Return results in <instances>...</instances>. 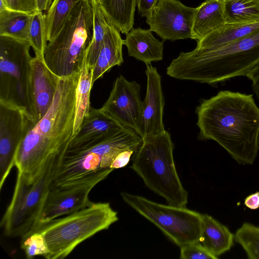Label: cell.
<instances>
[{
	"mask_svg": "<svg viewBox=\"0 0 259 259\" xmlns=\"http://www.w3.org/2000/svg\"><path fill=\"white\" fill-rule=\"evenodd\" d=\"M12 11L32 14L37 12L35 0H2Z\"/></svg>",
	"mask_w": 259,
	"mask_h": 259,
	"instance_id": "obj_33",
	"label": "cell"
},
{
	"mask_svg": "<svg viewBox=\"0 0 259 259\" xmlns=\"http://www.w3.org/2000/svg\"><path fill=\"white\" fill-rule=\"evenodd\" d=\"M100 5L108 21L120 32L126 34L133 28L136 0H101Z\"/></svg>",
	"mask_w": 259,
	"mask_h": 259,
	"instance_id": "obj_24",
	"label": "cell"
},
{
	"mask_svg": "<svg viewBox=\"0 0 259 259\" xmlns=\"http://www.w3.org/2000/svg\"><path fill=\"white\" fill-rule=\"evenodd\" d=\"M123 201L158 228L180 247L199 242L202 215L196 211L170 204H162L142 196L123 192Z\"/></svg>",
	"mask_w": 259,
	"mask_h": 259,
	"instance_id": "obj_10",
	"label": "cell"
},
{
	"mask_svg": "<svg viewBox=\"0 0 259 259\" xmlns=\"http://www.w3.org/2000/svg\"><path fill=\"white\" fill-rule=\"evenodd\" d=\"M62 157H58L50 161L32 182L17 173L12 199L1 222L5 235L23 238L36 231Z\"/></svg>",
	"mask_w": 259,
	"mask_h": 259,
	"instance_id": "obj_8",
	"label": "cell"
},
{
	"mask_svg": "<svg viewBox=\"0 0 259 259\" xmlns=\"http://www.w3.org/2000/svg\"><path fill=\"white\" fill-rule=\"evenodd\" d=\"M234 241L243 248L249 259H259V226L244 223L234 234Z\"/></svg>",
	"mask_w": 259,
	"mask_h": 259,
	"instance_id": "obj_30",
	"label": "cell"
},
{
	"mask_svg": "<svg viewBox=\"0 0 259 259\" xmlns=\"http://www.w3.org/2000/svg\"><path fill=\"white\" fill-rule=\"evenodd\" d=\"M31 15L8 9L0 12V35L28 41Z\"/></svg>",
	"mask_w": 259,
	"mask_h": 259,
	"instance_id": "obj_26",
	"label": "cell"
},
{
	"mask_svg": "<svg viewBox=\"0 0 259 259\" xmlns=\"http://www.w3.org/2000/svg\"><path fill=\"white\" fill-rule=\"evenodd\" d=\"M93 14L89 0L74 6L61 30L47 45V66L59 77L79 73L92 39Z\"/></svg>",
	"mask_w": 259,
	"mask_h": 259,
	"instance_id": "obj_6",
	"label": "cell"
},
{
	"mask_svg": "<svg viewBox=\"0 0 259 259\" xmlns=\"http://www.w3.org/2000/svg\"><path fill=\"white\" fill-rule=\"evenodd\" d=\"M21 247L27 258H32L36 256L45 257L49 252L46 240L39 231H35L22 238Z\"/></svg>",
	"mask_w": 259,
	"mask_h": 259,
	"instance_id": "obj_31",
	"label": "cell"
},
{
	"mask_svg": "<svg viewBox=\"0 0 259 259\" xmlns=\"http://www.w3.org/2000/svg\"><path fill=\"white\" fill-rule=\"evenodd\" d=\"M258 62L259 29L219 48L181 52L166 68V74L177 79L215 85L246 76Z\"/></svg>",
	"mask_w": 259,
	"mask_h": 259,
	"instance_id": "obj_3",
	"label": "cell"
},
{
	"mask_svg": "<svg viewBox=\"0 0 259 259\" xmlns=\"http://www.w3.org/2000/svg\"><path fill=\"white\" fill-rule=\"evenodd\" d=\"M31 65L32 116L36 123L51 106L60 77L50 70L44 60L35 56L32 57Z\"/></svg>",
	"mask_w": 259,
	"mask_h": 259,
	"instance_id": "obj_16",
	"label": "cell"
},
{
	"mask_svg": "<svg viewBox=\"0 0 259 259\" xmlns=\"http://www.w3.org/2000/svg\"><path fill=\"white\" fill-rule=\"evenodd\" d=\"M83 0H53L46 14V32L48 41L59 32L74 6Z\"/></svg>",
	"mask_w": 259,
	"mask_h": 259,
	"instance_id": "obj_28",
	"label": "cell"
},
{
	"mask_svg": "<svg viewBox=\"0 0 259 259\" xmlns=\"http://www.w3.org/2000/svg\"><path fill=\"white\" fill-rule=\"evenodd\" d=\"M152 32L150 29L132 28L123 40L128 56L144 62L146 65L163 59V40L155 38Z\"/></svg>",
	"mask_w": 259,
	"mask_h": 259,
	"instance_id": "obj_17",
	"label": "cell"
},
{
	"mask_svg": "<svg viewBox=\"0 0 259 259\" xmlns=\"http://www.w3.org/2000/svg\"><path fill=\"white\" fill-rule=\"evenodd\" d=\"M259 192V191H258Z\"/></svg>",
	"mask_w": 259,
	"mask_h": 259,
	"instance_id": "obj_40",
	"label": "cell"
},
{
	"mask_svg": "<svg viewBox=\"0 0 259 259\" xmlns=\"http://www.w3.org/2000/svg\"><path fill=\"white\" fill-rule=\"evenodd\" d=\"M225 23L246 24L259 22V0H221Z\"/></svg>",
	"mask_w": 259,
	"mask_h": 259,
	"instance_id": "obj_25",
	"label": "cell"
},
{
	"mask_svg": "<svg viewBox=\"0 0 259 259\" xmlns=\"http://www.w3.org/2000/svg\"><path fill=\"white\" fill-rule=\"evenodd\" d=\"M174 145L168 132L144 137L130 167L150 190L168 204L186 207L188 193L179 177L174 159Z\"/></svg>",
	"mask_w": 259,
	"mask_h": 259,
	"instance_id": "obj_5",
	"label": "cell"
},
{
	"mask_svg": "<svg viewBox=\"0 0 259 259\" xmlns=\"http://www.w3.org/2000/svg\"><path fill=\"white\" fill-rule=\"evenodd\" d=\"M79 73L60 77L50 108L18 147L15 166L28 182L34 181L52 159L64 156L68 147L73 135Z\"/></svg>",
	"mask_w": 259,
	"mask_h": 259,
	"instance_id": "obj_2",
	"label": "cell"
},
{
	"mask_svg": "<svg viewBox=\"0 0 259 259\" xmlns=\"http://www.w3.org/2000/svg\"><path fill=\"white\" fill-rule=\"evenodd\" d=\"M25 108L0 101V189L15 166L18 147L35 125Z\"/></svg>",
	"mask_w": 259,
	"mask_h": 259,
	"instance_id": "obj_11",
	"label": "cell"
},
{
	"mask_svg": "<svg viewBox=\"0 0 259 259\" xmlns=\"http://www.w3.org/2000/svg\"><path fill=\"white\" fill-rule=\"evenodd\" d=\"M159 0H136L139 14L142 17L149 18Z\"/></svg>",
	"mask_w": 259,
	"mask_h": 259,
	"instance_id": "obj_34",
	"label": "cell"
},
{
	"mask_svg": "<svg viewBox=\"0 0 259 259\" xmlns=\"http://www.w3.org/2000/svg\"><path fill=\"white\" fill-rule=\"evenodd\" d=\"M93 84V71L88 66L85 57L76 89L75 112L72 138L78 132L83 121L89 115L91 109L90 95Z\"/></svg>",
	"mask_w": 259,
	"mask_h": 259,
	"instance_id": "obj_23",
	"label": "cell"
},
{
	"mask_svg": "<svg viewBox=\"0 0 259 259\" xmlns=\"http://www.w3.org/2000/svg\"><path fill=\"white\" fill-rule=\"evenodd\" d=\"M196 11L178 0H159L146 22L164 41L192 39Z\"/></svg>",
	"mask_w": 259,
	"mask_h": 259,
	"instance_id": "obj_13",
	"label": "cell"
},
{
	"mask_svg": "<svg viewBox=\"0 0 259 259\" xmlns=\"http://www.w3.org/2000/svg\"><path fill=\"white\" fill-rule=\"evenodd\" d=\"M200 140L217 142L238 163L252 164L259 150V107L253 95L220 91L196 107Z\"/></svg>",
	"mask_w": 259,
	"mask_h": 259,
	"instance_id": "obj_1",
	"label": "cell"
},
{
	"mask_svg": "<svg viewBox=\"0 0 259 259\" xmlns=\"http://www.w3.org/2000/svg\"><path fill=\"white\" fill-rule=\"evenodd\" d=\"M244 205L248 208L255 210L259 208V192L252 193L244 199Z\"/></svg>",
	"mask_w": 259,
	"mask_h": 259,
	"instance_id": "obj_36",
	"label": "cell"
},
{
	"mask_svg": "<svg viewBox=\"0 0 259 259\" xmlns=\"http://www.w3.org/2000/svg\"><path fill=\"white\" fill-rule=\"evenodd\" d=\"M122 39L120 31L109 22L96 64L93 69L94 83L115 66L123 62Z\"/></svg>",
	"mask_w": 259,
	"mask_h": 259,
	"instance_id": "obj_18",
	"label": "cell"
},
{
	"mask_svg": "<svg viewBox=\"0 0 259 259\" xmlns=\"http://www.w3.org/2000/svg\"><path fill=\"white\" fill-rule=\"evenodd\" d=\"M234 234L211 216L202 214L199 242L213 255L218 257L233 245Z\"/></svg>",
	"mask_w": 259,
	"mask_h": 259,
	"instance_id": "obj_19",
	"label": "cell"
},
{
	"mask_svg": "<svg viewBox=\"0 0 259 259\" xmlns=\"http://www.w3.org/2000/svg\"><path fill=\"white\" fill-rule=\"evenodd\" d=\"M123 128L100 109L91 108L76 135L69 144H78L94 139L107 137Z\"/></svg>",
	"mask_w": 259,
	"mask_h": 259,
	"instance_id": "obj_20",
	"label": "cell"
},
{
	"mask_svg": "<svg viewBox=\"0 0 259 259\" xmlns=\"http://www.w3.org/2000/svg\"><path fill=\"white\" fill-rule=\"evenodd\" d=\"M180 257L181 259H218L199 242L189 243L180 247Z\"/></svg>",
	"mask_w": 259,
	"mask_h": 259,
	"instance_id": "obj_32",
	"label": "cell"
},
{
	"mask_svg": "<svg viewBox=\"0 0 259 259\" xmlns=\"http://www.w3.org/2000/svg\"><path fill=\"white\" fill-rule=\"evenodd\" d=\"M146 66L147 83L143 101V138L156 135L165 130L163 121L164 98L161 76L151 64Z\"/></svg>",
	"mask_w": 259,
	"mask_h": 259,
	"instance_id": "obj_15",
	"label": "cell"
},
{
	"mask_svg": "<svg viewBox=\"0 0 259 259\" xmlns=\"http://www.w3.org/2000/svg\"><path fill=\"white\" fill-rule=\"evenodd\" d=\"M259 29V22L246 24L225 23L197 41L196 49L211 50L227 45Z\"/></svg>",
	"mask_w": 259,
	"mask_h": 259,
	"instance_id": "obj_22",
	"label": "cell"
},
{
	"mask_svg": "<svg viewBox=\"0 0 259 259\" xmlns=\"http://www.w3.org/2000/svg\"><path fill=\"white\" fill-rule=\"evenodd\" d=\"M122 127L143 137V101L140 85L120 75L113 82L109 96L100 108Z\"/></svg>",
	"mask_w": 259,
	"mask_h": 259,
	"instance_id": "obj_12",
	"label": "cell"
},
{
	"mask_svg": "<svg viewBox=\"0 0 259 259\" xmlns=\"http://www.w3.org/2000/svg\"><path fill=\"white\" fill-rule=\"evenodd\" d=\"M258 148H259V137H258Z\"/></svg>",
	"mask_w": 259,
	"mask_h": 259,
	"instance_id": "obj_39",
	"label": "cell"
},
{
	"mask_svg": "<svg viewBox=\"0 0 259 259\" xmlns=\"http://www.w3.org/2000/svg\"><path fill=\"white\" fill-rule=\"evenodd\" d=\"M246 77L251 81L252 90L259 100V62L252 68Z\"/></svg>",
	"mask_w": 259,
	"mask_h": 259,
	"instance_id": "obj_35",
	"label": "cell"
},
{
	"mask_svg": "<svg viewBox=\"0 0 259 259\" xmlns=\"http://www.w3.org/2000/svg\"><path fill=\"white\" fill-rule=\"evenodd\" d=\"M30 47L27 41L0 35V101L32 116Z\"/></svg>",
	"mask_w": 259,
	"mask_h": 259,
	"instance_id": "obj_9",
	"label": "cell"
},
{
	"mask_svg": "<svg viewBox=\"0 0 259 259\" xmlns=\"http://www.w3.org/2000/svg\"><path fill=\"white\" fill-rule=\"evenodd\" d=\"M118 220L117 212L108 202H93L70 214L55 219L37 231L49 248L47 259H62L80 243L108 229Z\"/></svg>",
	"mask_w": 259,
	"mask_h": 259,
	"instance_id": "obj_7",
	"label": "cell"
},
{
	"mask_svg": "<svg viewBox=\"0 0 259 259\" xmlns=\"http://www.w3.org/2000/svg\"><path fill=\"white\" fill-rule=\"evenodd\" d=\"M97 1L100 4L101 0H97Z\"/></svg>",
	"mask_w": 259,
	"mask_h": 259,
	"instance_id": "obj_38",
	"label": "cell"
},
{
	"mask_svg": "<svg viewBox=\"0 0 259 259\" xmlns=\"http://www.w3.org/2000/svg\"><path fill=\"white\" fill-rule=\"evenodd\" d=\"M47 41L46 14L37 11L31 15L28 42L34 51L35 56L44 61Z\"/></svg>",
	"mask_w": 259,
	"mask_h": 259,
	"instance_id": "obj_29",
	"label": "cell"
},
{
	"mask_svg": "<svg viewBox=\"0 0 259 259\" xmlns=\"http://www.w3.org/2000/svg\"><path fill=\"white\" fill-rule=\"evenodd\" d=\"M225 24L222 1L205 0L197 7L192 39L198 41Z\"/></svg>",
	"mask_w": 259,
	"mask_h": 259,
	"instance_id": "obj_21",
	"label": "cell"
},
{
	"mask_svg": "<svg viewBox=\"0 0 259 259\" xmlns=\"http://www.w3.org/2000/svg\"><path fill=\"white\" fill-rule=\"evenodd\" d=\"M142 138L122 128L111 135L69 144L59 164L53 187L97 184L114 170L113 164L123 151L137 150Z\"/></svg>",
	"mask_w": 259,
	"mask_h": 259,
	"instance_id": "obj_4",
	"label": "cell"
},
{
	"mask_svg": "<svg viewBox=\"0 0 259 259\" xmlns=\"http://www.w3.org/2000/svg\"><path fill=\"white\" fill-rule=\"evenodd\" d=\"M89 1L93 14V31L92 39L87 51L86 60L88 66L93 70L105 37L109 21L97 1Z\"/></svg>",
	"mask_w": 259,
	"mask_h": 259,
	"instance_id": "obj_27",
	"label": "cell"
},
{
	"mask_svg": "<svg viewBox=\"0 0 259 259\" xmlns=\"http://www.w3.org/2000/svg\"><path fill=\"white\" fill-rule=\"evenodd\" d=\"M95 186L81 184L66 187H52L46 199L35 231L55 219L90 205L93 202L89 196Z\"/></svg>",
	"mask_w": 259,
	"mask_h": 259,
	"instance_id": "obj_14",
	"label": "cell"
},
{
	"mask_svg": "<svg viewBox=\"0 0 259 259\" xmlns=\"http://www.w3.org/2000/svg\"><path fill=\"white\" fill-rule=\"evenodd\" d=\"M37 11L43 12L48 11L53 0H35Z\"/></svg>",
	"mask_w": 259,
	"mask_h": 259,
	"instance_id": "obj_37",
	"label": "cell"
}]
</instances>
